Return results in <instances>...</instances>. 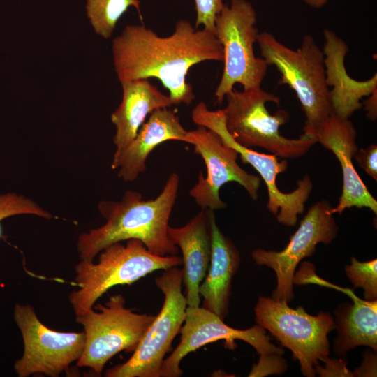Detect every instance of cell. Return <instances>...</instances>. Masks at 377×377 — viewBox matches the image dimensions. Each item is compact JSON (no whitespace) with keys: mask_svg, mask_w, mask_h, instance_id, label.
<instances>
[{"mask_svg":"<svg viewBox=\"0 0 377 377\" xmlns=\"http://www.w3.org/2000/svg\"><path fill=\"white\" fill-rule=\"evenodd\" d=\"M114 71L121 82L156 78L176 105L195 98L186 82L190 68L205 61H223V47L215 34L179 20L174 32L160 36L143 24H128L112 43Z\"/></svg>","mask_w":377,"mask_h":377,"instance_id":"cell-1","label":"cell"},{"mask_svg":"<svg viewBox=\"0 0 377 377\" xmlns=\"http://www.w3.org/2000/svg\"><path fill=\"white\" fill-rule=\"evenodd\" d=\"M179 186V176L172 172L155 198L145 200L140 193L127 191L119 201L101 200L98 209L105 223L79 235L80 260H94L108 245L131 239L140 240L154 254L177 255L179 249L169 238L168 229Z\"/></svg>","mask_w":377,"mask_h":377,"instance_id":"cell-2","label":"cell"},{"mask_svg":"<svg viewBox=\"0 0 377 377\" xmlns=\"http://www.w3.org/2000/svg\"><path fill=\"white\" fill-rule=\"evenodd\" d=\"M256 42L262 58L281 73L279 84L288 85L300 101L306 117L302 135L315 139L318 128L333 114L322 50L309 34L296 50L267 31L258 34Z\"/></svg>","mask_w":377,"mask_h":377,"instance_id":"cell-3","label":"cell"},{"mask_svg":"<svg viewBox=\"0 0 377 377\" xmlns=\"http://www.w3.org/2000/svg\"><path fill=\"white\" fill-rule=\"evenodd\" d=\"M99 253L96 263L80 260L75 265L78 289L68 297L75 316L94 308L97 300L115 286L131 285L154 271L182 265V257L154 254L136 239L126 240L124 244L113 243Z\"/></svg>","mask_w":377,"mask_h":377,"instance_id":"cell-4","label":"cell"},{"mask_svg":"<svg viewBox=\"0 0 377 377\" xmlns=\"http://www.w3.org/2000/svg\"><path fill=\"white\" fill-rule=\"evenodd\" d=\"M226 126L241 145L259 147L282 158H295L306 154L317 142L301 135L290 139L281 135L280 127L290 117L284 110L271 114L267 102L279 104L280 98L260 87L238 91L233 89L225 97Z\"/></svg>","mask_w":377,"mask_h":377,"instance_id":"cell-5","label":"cell"},{"mask_svg":"<svg viewBox=\"0 0 377 377\" xmlns=\"http://www.w3.org/2000/svg\"><path fill=\"white\" fill-rule=\"evenodd\" d=\"M256 22V10L247 0H231L230 5L224 4L215 20L214 34L223 47L224 62L215 91L219 104L237 83L244 89L261 87L268 64L254 53L259 34Z\"/></svg>","mask_w":377,"mask_h":377,"instance_id":"cell-6","label":"cell"},{"mask_svg":"<svg viewBox=\"0 0 377 377\" xmlns=\"http://www.w3.org/2000/svg\"><path fill=\"white\" fill-rule=\"evenodd\" d=\"M121 294L112 295L105 304H97L75 321L84 328L82 353L77 366L88 367L101 376L106 363L117 353L133 352L156 316L137 313L125 306Z\"/></svg>","mask_w":377,"mask_h":377,"instance_id":"cell-7","label":"cell"},{"mask_svg":"<svg viewBox=\"0 0 377 377\" xmlns=\"http://www.w3.org/2000/svg\"><path fill=\"white\" fill-rule=\"evenodd\" d=\"M254 311L258 325L291 350L302 374L315 376L316 365L330 353L327 334L335 328L331 314L312 316L302 306L293 309L287 302L263 296L258 297Z\"/></svg>","mask_w":377,"mask_h":377,"instance_id":"cell-8","label":"cell"},{"mask_svg":"<svg viewBox=\"0 0 377 377\" xmlns=\"http://www.w3.org/2000/svg\"><path fill=\"white\" fill-rule=\"evenodd\" d=\"M164 295L163 306L131 357L105 372L106 377H160L165 355L172 350L186 318L187 302L182 293V269L169 268L155 279Z\"/></svg>","mask_w":377,"mask_h":377,"instance_id":"cell-9","label":"cell"},{"mask_svg":"<svg viewBox=\"0 0 377 377\" xmlns=\"http://www.w3.org/2000/svg\"><path fill=\"white\" fill-rule=\"evenodd\" d=\"M193 121L217 134L223 144L236 150L242 162L250 164L263 179L267 190V209L276 215L279 223L294 226L297 216L304 211L313 189L311 178L306 175L297 182V186L290 193H283L276 185L277 175L284 172L288 161L279 160L274 154L260 153L237 142L228 133L226 126L224 110H209L203 102L198 103L191 113Z\"/></svg>","mask_w":377,"mask_h":377,"instance_id":"cell-10","label":"cell"},{"mask_svg":"<svg viewBox=\"0 0 377 377\" xmlns=\"http://www.w3.org/2000/svg\"><path fill=\"white\" fill-rule=\"evenodd\" d=\"M14 320L24 343L20 359L14 364L19 377L42 374L57 377L80 357L84 346V332H58L46 327L29 304L17 303Z\"/></svg>","mask_w":377,"mask_h":377,"instance_id":"cell-11","label":"cell"},{"mask_svg":"<svg viewBox=\"0 0 377 377\" xmlns=\"http://www.w3.org/2000/svg\"><path fill=\"white\" fill-rule=\"evenodd\" d=\"M185 142L193 145L195 153L202 157L206 165L205 177L200 171L196 184L189 191L201 209L225 208L226 203L221 199L219 190L230 182L241 185L253 200L258 199L260 178L239 165L237 151L223 144L217 134L198 126L187 131Z\"/></svg>","mask_w":377,"mask_h":377,"instance_id":"cell-12","label":"cell"},{"mask_svg":"<svg viewBox=\"0 0 377 377\" xmlns=\"http://www.w3.org/2000/svg\"><path fill=\"white\" fill-rule=\"evenodd\" d=\"M332 208L325 200L312 205L282 251L257 249L252 251V258L257 265L267 266L276 273L277 285L273 299L291 301L294 297L295 271L299 263L312 256L317 244H328L336 237L339 228L331 213Z\"/></svg>","mask_w":377,"mask_h":377,"instance_id":"cell-13","label":"cell"},{"mask_svg":"<svg viewBox=\"0 0 377 377\" xmlns=\"http://www.w3.org/2000/svg\"><path fill=\"white\" fill-rule=\"evenodd\" d=\"M223 320L202 306H187L186 318L179 332L180 342L164 359L160 377L180 376L183 374L181 362L188 354L220 340H224L225 346L230 350L236 348L235 340L239 339L251 345L260 355L283 353V348L271 343V338L260 325L238 330L230 327Z\"/></svg>","mask_w":377,"mask_h":377,"instance_id":"cell-14","label":"cell"},{"mask_svg":"<svg viewBox=\"0 0 377 377\" xmlns=\"http://www.w3.org/2000/svg\"><path fill=\"white\" fill-rule=\"evenodd\" d=\"M357 132L349 118L332 114L318 128L315 139L325 149L330 150L340 163L343 188L332 214H341L346 209L355 207L368 208L377 214V201L368 190L354 168L353 158L357 151Z\"/></svg>","mask_w":377,"mask_h":377,"instance_id":"cell-15","label":"cell"},{"mask_svg":"<svg viewBox=\"0 0 377 377\" xmlns=\"http://www.w3.org/2000/svg\"><path fill=\"white\" fill-rule=\"evenodd\" d=\"M187 131L179 117L168 108L153 111L144 122L134 139L119 153L114 154L111 168L125 182H132L145 172L151 152L168 140L186 141Z\"/></svg>","mask_w":377,"mask_h":377,"instance_id":"cell-16","label":"cell"},{"mask_svg":"<svg viewBox=\"0 0 377 377\" xmlns=\"http://www.w3.org/2000/svg\"><path fill=\"white\" fill-rule=\"evenodd\" d=\"M211 242L209 267L199 287L202 307L224 320L228 314L232 278L240 265V254L216 223L214 210L208 209Z\"/></svg>","mask_w":377,"mask_h":377,"instance_id":"cell-17","label":"cell"},{"mask_svg":"<svg viewBox=\"0 0 377 377\" xmlns=\"http://www.w3.org/2000/svg\"><path fill=\"white\" fill-rule=\"evenodd\" d=\"M168 234L182 253V283L187 306H199V287L206 276L211 257L208 209H201L182 227L169 226Z\"/></svg>","mask_w":377,"mask_h":377,"instance_id":"cell-18","label":"cell"},{"mask_svg":"<svg viewBox=\"0 0 377 377\" xmlns=\"http://www.w3.org/2000/svg\"><path fill=\"white\" fill-rule=\"evenodd\" d=\"M325 44L322 50L324 54L326 80L330 90L333 114L349 118L362 107L360 100L369 96L377 89V75L369 80L357 81L349 76L344 59L348 51L346 43L333 31H323Z\"/></svg>","mask_w":377,"mask_h":377,"instance_id":"cell-19","label":"cell"},{"mask_svg":"<svg viewBox=\"0 0 377 377\" xmlns=\"http://www.w3.org/2000/svg\"><path fill=\"white\" fill-rule=\"evenodd\" d=\"M121 84L122 99L111 114L115 126L114 154L119 153L134 139L147 115L155 110L176 105L169 95L161 93L148 79L124 82Z\"/></svg>","mask_w":377,"mask_h":377,"instance_id":"cell-20","label":"cell"},{"mask_svg":"<svg viewBox=\"0 0 377 377\" xmlns=\"http://www.w3.org/2000/svg\"><path fill=\"white\" fill-rule=\"evenodd\" d=\"M350 296L352 303L340 304L334 311V319L338 336L333 343L337 355L344 356L352 348L360 346L377 350V300L359 298L349 288L335 286Z\"/></svg>","mask_w":377,"mask_h":377,"instance_id":"cell-21","label":"cell"},{"mask_svg":"<svg viewBox=\"0 0 377 377\" xmlns=\"http://www.w3.org/2000/svg\"><path fill=\"white\" fill-rule=\"evenodd\" d=\"M134 7L142 20L140 0H87V16L96 34L108 39L117 22L129 7Z\"/></svg>","mask_w":377,"mask_h":377,"instance_id":"cell-22","label":"cell"},{"mask_svg":"<svg viewBox=\"0 0 377 377\" xmlns=\"http://www.w3.org/2000/svg\"><path fill=\"white\" fill-rule=\"evenodd\" d=\"M346 274L355 288L364 290L366 300L377 298V260L361 262L352 257L350 264L345 267Z\"/></svg>","mask_w":377,"mask_h":377,"instance_id":"cell-23","label":"cell"},{"mask_svg":"<svg viewBox=\"0 0 377 377\" xmlns=\"http://www.w3.org/2000/svg\"><path fill=\"white\" fill-rule=\"evenodd\" d=\"M19 214H31L46 219L54 218L50 212L30 198L13 193L0 194V239L3 236L1 222L8 217Z\"/></svg>","mask_w":377,"mask_h":377,"instance_id":"cell-24","label":"cell"},{"mask_svg":"<svg viewBox=\"0 0 377 377\" xmlns=\"http://www.w3.org/2000/svg\"><path fill=\"white\" fill-rule=\"evenodd\" d=\"M196 10L195 27L200 25L214 34L215 20L223 7V0H194Z\"/></svg>","mask_w":377,"mask_h":377,"instance_id":"cell-25","label":"cell"},{"mask_svg":"<svg viewBox=\"0 0 377 377\" xmlns=\"http://www.w3.org/2000/svg\"><path fill=\"white\" fill-rule=\"evenodd\" d=\"M287 369L285 360L280 354L260 355V359L248 376H265L269 374H281Z\"/></svg>","mask_w":377,"mask_h":377,"instance_id":"cell-26","label":"cell"},{"mask_svg":"<svg viewBox=\"0 0 377 377\" xmlns=\"http://www.w3.org/2000/svg\"><path fill=\"white\" fill-rule=\"evenodd\" d=\"M355 159L365 172L377 180V146L371 145L367 148L357 149Z\"/></svg>","mask_w":377,"mask_h":377,"instance_id":"cell-27","label":"cell"},{"mask_svg":"<svg viewBox=\"0 0 377 377\" xmlns=\"http://www.w3.org/2000/svg\"><path fill=\"white\" fill-rule=\"evenodd\" d=\"M320 361L325 363V366L318 364L315 367L316 374L320 376H353V372L347 368L346 362L342 360L330 359L327 356Z\"/></svg>","mask_w":377,"mask_h":377,"instance_id":"cell-28","label":"cell"},{"mask_svg":"<svg viewBox=\"0 0 377 377\" xmlns=\"http://www.w3.org/2000/svg\"><path fill=\"white\" fill-rule=\"evenodd\" d=\"M353 376H376V355L370 350L364 354L361 366L353 371Z\"/></svg>","mask_w":377,"mask_h":377,"instance_id":"cell-29","label":"cell"},{"mask_svg":"<svg viewBox=\"0 0 377 377\" xmlns=\"http://www.w3.org/2000/svg\"><path fill=\"white\" fill-rule=\"evenodd\" d=\"M376 90L369 96V98L364 100L362 105H364V109L367 111V117L372 121H375L377 117L376 110Z\"/></svg>","mask_w":377,"mask_h":377,"instance_id":"cell-30","label":"cell"},{"mask_svg":"<svg viewBox=\"0 0 377 377\" xmlns=\"http://www.w3.org/2000/svg\"><path fill=\"white\" fill-rule=\"evenodd\" d=\"M305 3L309 6L319 9L323 7L328 0H304Z\"/></svg>","mask_w":377,"mask_h":377,"instance_id":"cell-31","label":"cell"}]
</instances>
